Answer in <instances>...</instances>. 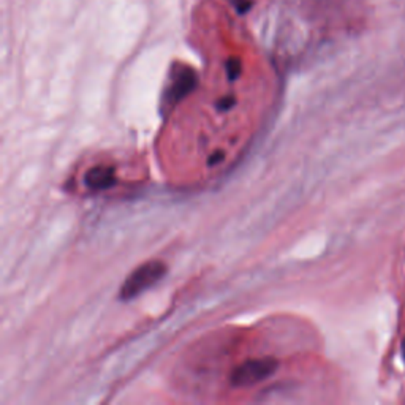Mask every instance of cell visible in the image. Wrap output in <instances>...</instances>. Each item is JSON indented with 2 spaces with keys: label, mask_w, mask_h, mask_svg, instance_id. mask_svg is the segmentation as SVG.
<instances>
[{
  "label": "cell",
  "mask_w": 405,
  "mask_h": 405,
  "mask_svg": "<svg viewBox=\"0 0 405 405\" xmlns=\"http://www.w3.org/2000/svg\"><path fill=\"white\" fill-rule=\"evenodd\" d=\"M224 160H225V152L224 150H217V152H214L211 157H209L207 165H209V167H215V165H219L220 162H224Z\"/></svg>",
  "instance_id": "cell-7"
},
{
  "label": "cell",
  "mask_w": 405,
  "mask_h": 405,
  "mask_svg": "<svg viewBox=\"0 0 405 405\" xmlns=\"http://www.w3.org/2000/svg\"><path fill=\"white\" fill-rule=\"evenodd\" d=\"M401 352H402V358H404V361H405V339H404V342H402V347H401Z\"/></svg>",
  "instance_id": "cell-8"
},
{
  "label": "cell",
  "mask_w": 405,
  "mask_h": 405,
  "mask_svg": "<svg viewBox=\"0 0 405 405\" xmlns=\"http://www.w3.org/2000/svg\"><path fill=\"white\" fill-rule=\"evenodd\" d=\"M234 8L239 13V15H245L253 6V0H230Z\"/></svg>",
  "instance_id": "cell-6"
},
{
  "label": "cell",
  "mask_w": 405,
  "mask_h": 405,
  "mask_svg": "<svg viewBox=\"0 0 405 405\" xmlns=\"http://www.w3.org/2000/svg\"><path fill=\"white\" fill-rule=\"evenodd\" d=\"M238 105V100L234 95H224V97L217 100V110L219 111H230Z\"/></svg>",
  "instance_id": "cell-5"
},
{
  "label": "cell",
  "mask_w": 405,
  "mask_h": 405,
  "mask_svg": "<svg viewBox=\"0 0 405 405\" xmlns=\"http://www.w3.org/2000/svg\"><path fill=\"white\" fill-rule=\"evenodd\" d=\"M278 369V363L274 358H258L249 359L239 364L231 372L230 383L236 388H249V386L258 385L274 375Z\"/></svg>",
  "instance_id": "cell-2"
},
{
  "label": "cell",
  "mask_w": 405,
  "mask_h": 405,
  "mask_svg": "<svg viewBox=\"0 0 405 405\" xmlns=\"http://www.w3.org/2000/svg\"><path fill=\"white\" fill-rule=\"evenodd\" d=\"M86 186L92 190H105L114 186L116 182V171L108 165H97L87 171Z\"/></svg>",
  "instance_id": "cell-3"
},
{
  "label": "cell",
  "mask_w": 405,
  "mask_h": 405,
  "mask_svg": "<svg viewBox=\"0 0 405 405\" xmlns=\"http://www.w3.org/2000/svg\"><path fill=\"white\" fill-rule=\"evenodd\" d=\"M167 264L160 262V259H149V262L138 266V268L125 278L122 287H120V300L130 301L138 295H141L143 291L154 287V285L167 274Z\"/></svg>",
  "instance_id": "cell-1"
},
{
  "label": "cell",
  "mask_w": 405,
  "mask_h": 405,
  "mask_svg": "<svg viewBox=\"0 0 405 405\" xmlns=\"http://www.w3.org/2000/svg\"><path fill=\"white\" fill-rule=\"evenodd\" d=\"M225 68H226L228 79L236 81L240 76V72H243V63H240V60L238 59V57H230V59L226 60Z\"/></svg>",
  "instance_id": "cell-4"
}]
</instances>
